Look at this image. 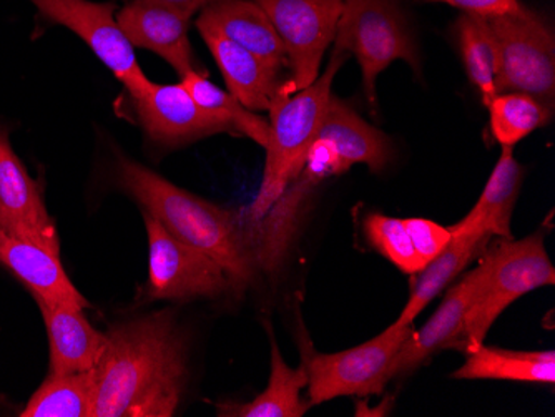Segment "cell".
<instances>
[{
	"mask_svg": "<svg viewBox=\"0 0 555 417\" xmlns=\"http://www.w3.org/2000/svg\"><path fill=\"white\" fill-rule=\"evenodd\" d=\"M93 369L92 417H171L185 394V333L170 310L115 326Z\"/></svg>",
	"mask_w": 555,
	"mask_h": 417,
	"instance_id": "1",
	"label": "cell"
},
{
	"mask_svg": "<svg viewBox=\"0 0 555 417\" xmlns=\"http://www.w3.org/2000/svg\"><path fill=\"white\" fill-rule=\"evenodd\" d=\"M118 185L171 235L221 264L242 295L260 270L251 233L232 211L192 195L127 157L117 161Z\"/></svg>",
	"mask_w": 555,
	"mask_h": 417,
	"instance_id": "2",
	"label": "cell"
},
{
	"mask_svg": "<svg viewBox=\"0 0 555 417\" xmlns=\"http://www.w3.org/2000/svg\"><path fill=\"white\" fill-rule=\"evenodd\" d=\"M348 54L333 52L327 67L307 89L293 90L283 83L271 102L270 135L264 146L267 164L263 180L254 205L249 207V223H260L271 210L286 186L299 175L305 167L308 152L317 142L318 130L323 121L336 74L345 64Z\"/></svg>",
	"mask_w": 555,
	"mask_h": 417,
	"instance_id": "3",
	"label": "cell"
},
{
	"mask_svg": "<svg viewBox=\"0 0 555 417\" xmlns=\"http://www.w3.org/2000/svg\"><path fill=\"white\" fill-rule=\"evenodd\" d=\"M481 263V285L464 323L466 351L485 344L489 329L514 301L555 283V268L541 233L499 243Z\"/></svg>",
	"mask_w": 555,
	"mask_h": 417,
	"instance_id": "4",
	"label": "cell"
},
{
	"mask_svg": "<svg viewBox=\"0 0 555 417\" xmlns=\"http://www.w3.org/2000/svg\"><path fill=\"white\" fill-rule=\"evenodd\" d=\"M333 42L335 51L357 57L371 104H376L377 76L392 62L404 61L420 74V52L398 0H343Z\"/></svg>",
	"mask_w": 555,
	"mask_h": 417,
	"instance_id": "5",
	"label": "cell"
},
{
	"mask_svg": "<svg viewBox=\"0 0 555 417\" xmlns=\"http://www.w3.org/2000/svg\"><path fill=\"white\" fill-rule=\"evenodd\" d=\"M488 18L498 45V93H529L554 108L555 39L545 18L527 5Z\"/></svg>",
	"mask_w": 555,
	"mask_h": 417,
	"instance_id": "6",
	"label": "cell"
},
{
	"mask_svg": "<svg viewBox=\"0 0 555 417\" xmlns=\"http://www.w3.org/2000/svg\"><path fill=\"white\" fill-rule=\"evenodd\" d=\"M413 325L392 323L376 338L339 353L308 356V403L311 406L343 396L379 394L389 382V369Z\"/></svg>",
	"mask_w": 555,
	"mask_h": 417,
	"instance_id": "7",
	"label": "cell"
},
{
	"mask_svg": "<svg viewBox=\"0 0 555 417\" xmlns=\"http://www.w3.org/2000/svg\"><path fill=\"white\" fill-rule=\"evenodd\" d=\"M143 220L149 236L150 300H211L233 291L229 275L218 261L171 235L145 211Z\"/></svg>",
	"mask_w": 555,
	"mask_h": 417,
	"instance_id": "8",
	"label": "cell"
},
{
	"mask_svg": "<svg viewBox=\"0 0 555 417\" xmlns=\"http://www.w3.org/2000/svg\"><path fill=\"white\" fill-rule=\"evenodd\" d=\"M267 12L285 45L289 87L307 89L320 77L321 62L335 40L343 0H254Z\"/></svg>",
	"mask_w": 555,
	"mask_h": 417,
	"instance_id": "9",
	"label": "cell"
},
{
	"mask_svg": "<svg viewBox=\"0 0 555 417\" xmlns=\"http://www.w3.org/2000/svg\"><path fill=\"white\" fill-rule=\"evenodd\" d=\"M40 17L67 27L79 36L129 90L130 96L145 92L152 80L143 74L133 45L118 26L114 2L93 0H30Z\"/></svg>",
	"mask_w": 555,
	"mask_h": 417,
	"instance_id": "10",
	"label": "cell"
},
{
	"mask_svg": "<svg viewBox=\"0 0 555 417\" xmlns=\"http://www.w3.org/2000/svg\"><path fill=\"white\" fill-rule=\"evenodd\" d=\"M132 99L140 126L158 145L180 146L217 133H233L229 123L199 107L182 83L152 82Z\"/></svg>",
	"mask_w": 555,
	"mask_h": 417,
	"instance_id": "11",
	"label": "cell"
},
{
	"mask_svg": "<svg viewBox=\"0 0 555 417\" xmlns=\"http://www.w3.org/2000/svg\"><path fill=\"white\" fill-rule=\"evenodd\" d=\"M0 205L12 236L61 257V239L43 204L39 183L15 154L4 127H0Z\"/></svg>",
	"mask_w": 555,
	"mask_h": 417,
	"instance_id": "12",
	"label": "cell"
},
{
	"mask_svg": "<svg viewBox=\"0 0 555 417\" xmlns=\"http://www.w3.org/2000/svg\"><path fill=\"white\" fill-rule=\"evenodd\" d=\"M190 21L192 15L142 0H130L117 15L118 26L129 42L160 55L180 79L189 71H204L199 70L190 43Z\"/></svg>",
	"mask_w": 555,
	"mask_h": 417,
	"instance_id": "13",
	"label": "cell"
},
{
	"mask_svg": "<svg viewBox=\"0 0 555 417\" xmlns=\"http://www.w3.org/2000/svg\"><path fill=\"white\" fill-rule=\"evenodd\" d=\"M481 279L482 263L446 292L444 300L426 325L420 331H413L396 354L389 369V381L416 372L429 357L463 338L467 311L473 307Z\"/></svg>",
	"mask_w": 555,
	"mask_h": 417,
	"instance_id": "14",
	"label": "cell"
},
{
	"mask_svg": "<svg viewBox=\"0 0 555 417\" xmlns=\"http://www.w3.org/2000/svg\"><path fill=\"white\" fill-rule=\"evenodd\" d=\"M196 27H207L232 40L278 74L288 67L282 39L254 0H215L199 11Z\"/></svg>",
	"mask_w": 555,
	"mask_h": 417,
	"instance_id": "15",
	"label": "cell"
},
{
	"mask_svg": "<svg viewBox=\"0 0 555 417\" xmlns=\"http://www.w3.org/2000/svg\"><path fill=\"white\" fill-rule=\"evenodd\" d=\"M50 342V375H74L95 369L104 356L108 336L96 331L83 308L37 301Z\"/></svg>",
	"mask_w": 555,
	"mask_h": 417,
	"instance_id": "16",
	"label": "cell"
},
{
	"mask_svg": "<svg viewBox=\"0 0 555 417\" xmlns=\"http://www.w3.org/2000/svg\"><path fill=\"white\" fill-rule=\"evenodd\" d=\"M317 140L332 145L343 171L352 165H366L373 173H382L391 161L392 146L386 133L370 126L335 93L324 112Z\"/></svg>",
	"mask_w": 555,
	"mask_h": 417,
	"instance_id": "17",
	"label": "cell"
},
{
	"mask_svg": "<svg viewBox=\"0 0 555 417\" xmlns=\"http://www.w3.org/2000/svg\"><path fill=\"white\" fill-rule=\"evenodd\" d=\"M0 263L30 289L36 301L77 304L83 310L90 307L82 292L72 285L61 257L9 235L4 230H0Z\"/></svg>",
	"mask_w": 555,
	"mask_h": 417,
	"instance_id": "18",
	"label": "cell"
},
{
	"mask_svg": "<svg viewBox=\"0 0 555 417\" xmlns=\"http://www.w3.org/2000/svg\"><path fill=\"white\" fill-rule=\"evenodd\" d=\"M196 29L214 55L229 92L248 110L257 114L270 110L271 102L283 86V82H280V74L215 30L207 27Z\"/></svg>",
	"mask_w": 555,
	"mask_h": 417,
	"instance_id": "19",
	"label": "cell"
},
{
	"mask_svg": "<svg viewBox=\"0 0 555 417\" xmlns=\"http://www.w3.org/2000/svg\"><path fill=\"white\" fill-rule=\"evenodd\" d=\"M524 167L517 161L514 148L502 146L501 157L489 175L488 183L476 205L454 226L452 233H482L499 238H513L511 220L522 186Z\"/></svg>",
	"mask_w": 555,
	"mask_h": 417,
	"instance_id": "20",
	"label": "cell"
},
{
	"mask_svg": "<svg viewBox=\"0 0 555 417\" xmlns=\"http://www.w3.org/2000/svg\"><path fill=\"white\" fill-rule=\"evenodd\" d=\"M271 344V369L267 388L249 403L217 404L221 417H301L310 411L311 404L301 400V391L308 388L307 361L298 367L288 366L278 348L273 331L268 326Z\"/></svg>",
	"mask_w": 555,
	"mask_h": 417,
	"instance_id": "21",
	"label": "cell"
},
{
	"mask_svg": "<svg viewBox=\"0 0 555 417\" xmlns=\"http://www.w3.org/2000/svg\"><path fill=\"white\" fill-rule=\"evenodd\" d=\"M489 239L491 236L482 233H452L451 242L446 245L444 250L436 255L423 270L414 273L410 298L395 325H413L424 308L429 307L441 295L442 289L463 272Z\"/></svg>",
	"mask_w": 555,
	"mask_h": 417,
	"instance_id": "22",
	"label": "cell"
},
{
	"mask_svg": "<svg viewBox=\"0 0 555 417\" xmlns=\"http://www.w3.org/2000/svg\"><path fill=\"white\" fill-rule=\"evenodd\" d=\"M454 379H495V381L534 382L554 386L555 353L548 351H513L495 347L466 351L463 366L452 373Z\"/></svg>",
	"mask_w": 555,
	"mask_h": 417,
	"instance_id": "23",
	"label": "cell"
},
{
	"mask_svg": "<svg viewBox=\"0 0 555 417\" xmlns=\"http://www.w3.org/2000/svg\"><path fill=\"white\" fill-rule=\"evenodd\" d=\"M461 58L477 92L481 93L482 104L489 107L498 95L499 55L494 34L485 15L463 12L454 26Z\"/></svg>",
	"mask_w": 555,
	"mask_h": 417,
	"instance_id": "24",
	"label": "cell"
},
{
	"mask_svg": "<svg viewBox=\"0 0 555 417\" xmlns=\"http://www.w3.org/2000/svg\"><path fill=\"white\" fill-rule=\"evenodd\" d=\"M180 83L189 90L199 107L220 118L224 123H229L233 133L248 136L263 148L267 146L268 135H270L268 120L260 117L257 112L248 110L229 90H221L220 87L210 82L204 71H189L180 79Z\"/></svg>",
	"mask_w": 555,
	"mask_h": 417,
	"instance_id": "25",
	"label": "cell"
},
{
	"mask_svg": "<svg viewBox=\"0 0 555 417\" xmlns=\"http://www.w3.org/2000/svg\"><path fill=\"white\" fill-rule=\"evenodd\" d=\"M93 369L50 375L34 392L21 417H92Z\"/></svg>",
	"mask_w": 555,
	"mask_h": 417,
	"instance_id": "26",
	"label": "cell"
},
{
	"mask_svg": "<svg viewBox=\"0 0 555 417\" xmlns=\"http://www.w3.org/2000/svg\"><path fill=\"white\" fill-rule=\"evenodd\" d=\"M488 108L492 136L499 145L509 148L547 126L554 115V108L522 92L498 93Z\"/></svg>",
	"mask_w": 555,
	"mask_h": 417,
	"instance_id": "27",
	"label": "cell"
},
{
	"mask_svg": "<svg viewBox=\"0 0 555 417\" xmlns=\"http://www.w3.org/2000/svg\"><path fill=\"white\" fill-rule=\"evenodd\" d=\"M364 232L374 250L388 258L401 272L414 275L423 270L424 263L414 250L404 218L371 213L364 222Z\"/></svg>",
	"mask_w": 555,
	"mask_h": 417,
	"instance_id": "28",
	"label": "cell"
},
{
	"mask_svg": "<svg viewBox=\"0 0 555 417\" xmlns=\"http://www.w3.org/2000/svg\"><path fill=\"white\" fill-rule=\"evenodd\" d=\"M404 225L413 239L414 250L426 266L436 255L444 250L451 242L452 233L448 226L439 225L424 218H404Z\"/></svg>",
	"mask_w": 555,
	"mask_h": 417,
	"instance_id": "29",
	"label": "cell"
},
{
	"mask_svg": "<svg viewBox=\"0 0 555 417\" xmlns=\"http://www.w3.org/2000/svg\"><path fill=\"white\" fill-rule=\"evenodd\" d=\"M427 2L448 4L466 12V14L485 15V17L514 14V12L522 11L526 8L520 0H427Z\"/></svg>",
	"mask_w": 555,
	"mask_h": 417,
	"instance_id": "30",
	"label": "cell"
},
{
	"mask_svg": "<svg viewBox=\"0 0 555 417\" xmlns=\"http://www.w3.org/2000/svg\"><path fill=\"white\" fill-rule=\"evenodd\" d=\"M142 2L165 5V8L175 9V11L183 12V14H189L193 17V15L198 14L202 9L207 8L215 0H142Z\"/></svg>",
	"mask_w": 555,
	"mask_h": 417,
	"instance_id": "31",
	"label": "cell"
}]
</instances>
